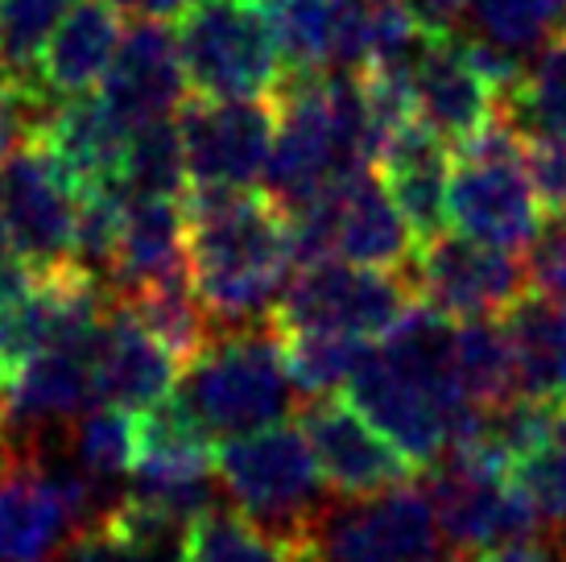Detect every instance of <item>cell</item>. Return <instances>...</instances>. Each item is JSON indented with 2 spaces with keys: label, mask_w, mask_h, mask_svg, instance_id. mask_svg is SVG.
I'll use <instances>...</instances> for the list:
<instances>
[{
  "label": "cell",
  "mask_w": 566,
  "mask_h": 562,
  "mask_svg": "<svg viewBox=\"0 0 566 562\" xmlns=\"http://www.w3.org/2000/svg\"><path fill=\"white\" fill-rule=\"evenodd\" d=\"M377 174L397 211L406 216L413 240L422 244L430 236L447 232V178H451V154L447 140L418 116L397 125L380 140Z\"/></svg>",
  "instance_id": "cell-19"
},
{
  "label": "cell",
  "mask_w": 566,
  "mask_h": 562,
  "mask_svg": "<svg viewBox=\"0 0 566 562\" xmlns=\"http://www.w3.org/2000/svg\"><path fill=\"white\" fill-rule=\"evenodd\" d=\"M525 149H530V174L542 195V207L551 216H566V140L537 137L525 140Z\"/></svg>",
  "instance_id": "cell-35"
},
{
  "label": "cell",
  "mask_w": 566,
  "mask_h": 562,
  "mask_svg": "<svg viewBox=\"0 0 566 562\" xmlns=\"http://www.w3.org/2000/svg\"><path fill=\"white\" fill-rule=\"evenodd\" d=\"M133 4H137L145 17H158V21H166V17H178L182 9H190L195 0H133Z\"/></svg>",
  "instance_id": "cell-40"
},
{
  "label": "cell",
  "mask_w": 566,
  "mask_h": 562,
  "mask_svg": "<svg viewBox=\"0 0 566 562\" xmlns=\"http://www.w3.org/2000/svg\"><path fill=\"white\" fill-rule=\"evenodd\" d=\"M504 121L525 140L563 137L566 140V30L521 66L513 92L504 100Z\"/></svg>",
  "instance_id": "cell-29"
},
{
  "label": "cell",
  "mask_w": 566,
  "mask_h": 562,
  "mask_svg": "<svg viewBox=\"0 0 566 562\" xmlns=\"http://www.w3.org/2000/svg\"><path fill=\"white\" fill-rule=\"evenodd\" d=\"M46 108L50 95H42L38 87H17V92L0 95V162L13 154L17 140L38 125V116Z\"/></svg>",
  "instance_id": "cell-37"
},
{
  "label": "cell",
  "mask_w": 566,
  "mask_h": 562,
  "mask_svg": "<svg viewBox=\"0 0 566 562\" xmlns=\"http://www.w3.org/2000/svg\"><path fill=\"white\" fill-rule=\"evenodd\" d=\"M182 364L128 314L125 302L112 294L99 352H95V397L104 406H120L128 414L158 406L174 393Z\"/></svg>",
  "instance_id": "cell-20"
},
{
  "label": "cell",
  "mask_w": 566,
  "mask_h": 562,
  "mask_svg": "<svg viewBox=\"0 0 566 562\" xmlns=\"http://www.w3.org/2000/svg\"><path fill=\"white\" fill-rule=\"evenodd\" d=\"M99 509V488L63 459V451L42 438L0 468V562H54L66 538L92 521Z\"/></svg>",
  "instance_id": "cell-9"
},
{
  "label": "cell",
  "mask_w": 566,
  "mask_h": 562,
  "mask_svg": "<svg viewBox=\"0 0 566 562\" xmlns=\"http://www.w3.org/2000/svg\"><path fill=\"white\" fill-rule=\"evenodd\" d=\"M46 145V154L66 170V178L80 190L104 187L116 178L120 154H125L128 128L112 116V108L99 95H71L50 100V108L30 128Z\"/></svg>",
  "instance_id": "cell-21"
},
{
  "label": "cell",
  "mask_w": 566,
  "mask_h": 562,
  "mask_svg": "<svg viewBox=\"0 0 566 562\" xmlns=\"http://www.w3.org/2000/svg\"><path fill=\"white\" fill-rule=\"evenodd\" d=\"M66 4L71 0H0V54L21 83H33V63L42 54V42Z\"/></svg>",
  "instance_id": "cell-33"
},
{
  "label": "cell",
  "mask_w": 566,
  "mask_h": 562,
  "mask_svg": "<svg viewBox=\"0 0 566 562\" xmlns=\"http://www.w3.org/2000/svg\"><path fill=\"white\" fill-rule=\"evenodd\" d=\"M413 285L397 269L352 266V261H306L298 278L282 285L269 323L273 331H335L377 344L413 311Z\"/></svg>",
  "instance_id": "cell-10"
},
{
  "label": "cell",
  "mask_w": 566,
  "mask_h": 562,
  "mask_svg": "<svg viewBox=\"0 0 566 562\" xmlns=\"http://www.w3.org/2000/svg\"><path fill=\"white\" fill-rule=\"evenodd\" d=\"M187 278L216 331L269 319L294 257V223L269 190L190 187L182 199Z\"/></svg>",
  "instance_id": "cell-1"
},
{
  "label": "cell",
  "mask_w": 566,
  "mask_h": 562,
  "mask_svg": "<svg viewBox=\"0 0 566 562\" xmlns=\"http://www.w3.org/2000/svg\"><path fill=\"white\" fill-rule=\"evenodd\" d=\"M269 100L277 128L265 183L285 211L377 162L380 133L356 71H285Z\"/></svg>",
  "instance_id": "cell-3"
},
{
  "label": "cell",
  "mask_w": 566,
  "mask_h": 562,
  "mask_svg": "<svg viewBox=\"0 0 566 562\" xmlns=\"http://www.w3.org/2000/svg\"><path fill=\"white\" fill-rule=\"evenodd\" d=\"M187 273L182 244V199H125L116 249L108 266V290H133L145 281Z\"/></svg>",
  "instance_id": "cell-22"
},
{
  "label": "cell",
  "mask_w": 566,
  "mask_h": 562,
  "mask_svg": "<svg viewBox=\"0 0 566 562\" xmlns=\"http://www.w3.org/2000/svg\"><path fill=\"white\" fill-rule=\"evenodd\" d=\"M112 187L125 199H178L182 195L187 162H182V137H178L174 116L137 125L128 133Z\"/></svg>",
  "instance_id": "cell-30"
},
{
  "label": "cell",
  "mask_w": 566,
  "mask_h": 562,
  "mask_svg": "<svg viewBox=\"0 0 566 562\" xmlns=\"http://www.w3.org/2000/svg\"><path fill=\"white\" fill-rule=\"evenodd\" d=\"M298 426L311 443L315 468L331 497H373L385 488L409 485L418 471L360 409L347 402V393L311 397L298 414Z\"/></svg>",
  "instance_id": "cell-16"
},
{
  "label": "cell",
  "mask_w": 566,
  "mask_h": 562,
  "mask_svg": "<svg viewBox=\"0 0 566 562\" xmlns=\"http://www.w3.org/2000/svg\"><path fill=\"white\" fill-rule=\"evenodd\" d=\"M125 38L120 0H71L50 25L42 54L33 63V83L50 100L95 92L108 75L116 46Z\"/></svg>",
  "instance_id": "cell-18"
},
{
  "label": "cell",
  "mask_w": 566,
  "mask_h": 562,
  "mask_svg": "<svg viewBox=\"0 0 566 562\" xmlns=\"http://www.w3.org/2000/svg\"><path fill=\"white\" fill-rule=\"evenodd\" d=\"M80 195L83 190L33 133H25L0 162V223L33 273L75 266Z\"/></svg>",
  "instance_id": "cell-14"
},
{
  "label": "cell",
  "mask_w": 566,
  "mask_h": 562,
  "mask_svg": "<svg viewBox=\"0 0 566 562\" xmlns=\"http://www.w3.org/2000/svg\"><path fill=\"white\" fill-rule=\"evenodd\" d=\"M347 402L413 468H430L480 422V409L468 406L455 385L451 319L426 311L422 302H413V311L368 347V356L347 381Z\"/></svg>",
  "instance_id": "cell-2"
},
{
  "label": "cell",
  "mask_w": 566,
  "mask_h": 562,
  "mask_svg": "<svg viewBox=\"0 0 566 562\" xmlns=\"http://www.w3.org/2000/svg\"><path fill=\"white\" fill-rule=\"evenodd\" d=\"M294 223V257L306 261H352L373 269H401L418 249L406 216L397 211L380 174L356 170L344 183L315 195L311 204L290 211Z\"/></svg>",
  "instance_id": "cell-11"
},
{
  "label": "cell",
  "mask_w": 566,
  "mask_h": 562,
  "mask_svg": "<svg viewBox=\"0 0 566 562\" xmlns=\"http://www.w3.org/2000/svg\"><path fill=\"white\" fill-rule=\"evenodd\" d=\"M71 468L87 476L99 492L116 480H125L133 471V455H137V418L120 406L87 409L71 422L66 430L46 435Z\"/></svg>",
  "instance_id": "cell-28"
},
{
  "label": "cell",
  "mask_w": 566,
  "mask_h": 562,
  "mask_svg": "<svg viewBox=\"0 0 566 562\" xmlns=\"http://www.w3.org/2000/svg\"><path fill=\"white\" fill-rule=\"evenodd\" d=\"M285 71H344L347 0H252Z\"/></svg>",
  "instance_id": "cell-23"
},
{
  "label": "cell",
  "mask_w": 566,
  "mask_h": 562,
  "mask_svg": "<svg viewBox=\"0 0 566 562\" xmlns=\"http://www.w3.org/2000/svg\"><path fill=\"white\" fill-rule=\"evenodd\" d=\"M447 228L504 252H525L546 228L525 137L504 116L459 145L447 178Z\"/></svg>",
  "instance_id": "cell-5"
},
{
  "label": "cell",
  "mask_w": 566,
  "mask_h": 562,
  "mask_svg": "<svg viewBox=\"0 0 566 562\" xmlns=\"http://www.w3.org/2000/svg\"><path fill=\"white\" fill-rule=\"evenodd\" d=\"M509 480L542 530H566V397H551L537 430L509 459Z\"/></svg>",
  "instance_id": "cell-27"
},
{
  "label": "cell",
  "mask_w": 566,
  "mask_h": 562,
  "mask_svg": "<svg viewBox=\"0 0 566 562\" xmlns=\"http://www.w3.org/2000/svg\"><path fill=\"white\" fill-rule=\"evenodd\" d=\"M273 100H182L178 137L190 187H256L273 154Z\"/></svg>",
  "instance_id": "cell-15"
},
{
  "label": "cell",
  "mask_w": 566,
  "mask_h": 562,
  "mask_svg": "<svg viewBox=\"0 0 566 562\" xmlns=\"http://www.w3.org/2000/svg\"><path fill=\"white\" fill-rule=\"evenodd\" d=\"M475 33L509 54H537L566 30V0H472Z\"/></svg>",
  "instance_id": "cell-32"
},
{
  "label": "cell",
  "mask_w": 566,
  "mask_h": 562,
  "mask_svg": "<svg viewBox=\"0 0 566 562\" xmlns=\"http://www.w3.org/2000/svg\"><path fill=\"white\" fill-rule=\"evenodd\" d=\"M116 302H125L128 314H133L182 368H187L190 360L211 344V335H216V327H211V319H207V311H203V302L190 290L187 273L145 281V285H133V290H116Z\"/></svg>",
  "instance_id": "cell-26"
},
{
  "label": "cell",
  "mask_w": 566,
  "mask_h": 562,
  "mask_svg": "<svg viewBox=\"0 0 566 562\" xmlns=\"http://www.w3.org/2000/svg\"><path fill=\"white\" fill-rule=\"evenodd\" d=\"M311 562H459L422 488L397 485L373 497L323 500L306 521Z\"/></svg>",
  "instance_id": "cell-6"
},
{
  "label": "cell",
  "mask_w": 566,
  "mask_h": 562,
  "mask_svg": "<svg viewBox=\"0 0 566 562\" xmlns=\"http://www.w3.org/2000/svg\"><path fill=\"white\" fill-rule=\"evenodd\" d=\"M17 455H21V447H17L13 430H9V422H4V414H0V468L17 464Z\"/></svg>",
  "instance_id": "cell-41"
},
{
  "label": "cell",
  "mask_w": 566,
  "mask_h": 562,
  "mask_svg": "<svg viewBox=\"0 0 566 562\" xmlns=\"http://www.w3.org/2000/svg\"><path fill=\"white\" fill-rule=\"evenodd\" d=\"M178 59L187 92L199 100H265L285 79V63L252 0H195L178 13Z\"/></svg>",
  "instance_id": "cell-7"
},
{
  "label": "cell",
  "mask_w": 566,
  "mask_h": 562,
  "mask_svg": "<svg viewBox=\"0 0 566 562\" xmlns=\"http://www.w3.org/2000/svg\"><path fill=\"white\" fill-rule=\"evenodd\" d=\"M30 281H33L30 261L21 257V249L13 244V236L4 232V223H0V302H9V298H17L21 290H30Z\"/></svg>",
  "instance_id": "cell-38"
},
{
  "label": "cell",
  "mask_w": 566,
  "mask_h": 562,
  "mask_svg": "<svg viewBox=\"0 0 566 562\" xmlns=\"http://www.w3.org/2000/svg\"><path fill=\"white\" fill-rule=\"evenodd\" d=\"M216 480L232 509L273 533H302L323 504V476L298 422H273L216 447Z\"/></svg>",
  "instance_id": "cell-8"
},
{
  "label": "cell",
  "mask_w": 566,
  "mask_h": 562,
  "mask_svg": "<svg viewBox=\"0 0 566 562\" xmlns=\"http://www.w3.org/2000/svg\"><path fill=\"white\" fill-rule=\"evenodd\" d=\"M277 344H282L285 376L302 397L347 389L352 373L360 368V360L373 347L352 335H335V331H277Z\"/></svg>",
  "instance_id": "cell-31"
},
{
  "label": "cell",
  "mask_w": 566,
  "mask_h": 562,
  "mask_svg": "<svg viewBox=\"0 0 566 562\" xmlns=\"http://www.w3.org/2000/svg\"><path fill=\"white\" fill-rule=\"evenodd\" d=\"M422 30H459L472 0H406Z\"/></svg>",
  "instance_id": "cell-39"
},
{
  "label": "cell",
  "mask_w": 566,
  "mask_h": 562,
  "mask_svg": "<svg viewBox=\"0 0 566 562\" xmlns=\"http://www.w3.org/2000/svg\"><path fill=\"white\" fill-rule=\"evenodd\" d=\"M182 562H311L306 533H273L240 509L211 504L187 525Z\"/></svg>",
  "instance_id": "cell-25"
},
{
  "label": "cell",
  "mask_w": 566,
  "mask_h": 562,
  "mask_svg": "<svg viewBox=\"0 0 566 562\" xmlns=\"http://www.w3.org/2000/svg\"><path fill=\"white\" fill-rule=\"evenodd\" d=\"M290 393L294 385L285 376L282 344L269 319L216 331L211 344L187 364V376L174 385L178 406L211 438H237L290 418Z\"/></svg>",
  "instance_id": "cell-4"
},
{
  "label": "cell",
  "mask_w": 566,
  "mask_h": 562,
  "mask_svg": "<svg viewBox=\"0 0 566 562\" xmlns=\"http://www.w3.org/2000/svg\"><path fill=\"white\" fill-rule=\"evenodd\" d=\"M99 100L128 133L182 108L187 75H182L178 42H174V30H166V21L142 17L137 25H128L108 75L99 83Z\"/></svg>",
  "instance_id": "cell-17"
},
{
  "label": "cell",
  "mask_w": 566,
  "mask_h": 562,
  "mask_svg": "<svg viewBox=\"0 0 566 562\" xmlns=\"http://www.w3.org/2000/svg\"><path fill=\"white\" fill-rule=\"evenodd\" d=\"M459 562H566V550H563V533L542 530V533H530V538H513V542L468 550Z\"/></svg>",
  "instance_id": "cell-36"
},
{
  "label": "cell",
  "mask_w": 566,
  "mask_h": 562,
  "mask_svg": "<svg viewBox=\"0 0 566 562\" xmlns=\"http://www.w3.org/2000/svg\"><path fill=\"white\" fill-rule=\"evenodd\" d=\"M17 87H33V83H21V79L9 71V63H4V54H0V95L17 92Z\"/></svg>",
  "instance_id": "cell-42"
},
{
  "label": "cell",
  "mask_w": 566,
  "mask_h": 562,
  "mask_svg": "<svg viewBox=\"0 0 566 562\" xmlns=\"http://www.w3.org/2000/svg\"><path fill=\"white\" fill-rule=\"evenodd\" d=\"M430 504L459 554L542 533L537 513L509 480V459L475 430L430 464Z\"/></svg>",
  "instance_id": "cell-12"
},
{
  "label": "cell",
  "mask_w": 566,
  "mask_h": 562,
  "mask_svg": "<svg viewBox=\"0 0 566 562\" xmlns=\"http://www.w3.org/2000/svg\"><path fill=\"white\" fill-rule=\"evenodd\" d=\"M525 273H530V294L566 302V216L554 219V228H542L525 249Z\"/></svg>",
  "instance_id": "cell-34"
},
{
  "label": "cell",
  "mask_w": 566,
  "mask_h": 562,
  "mask_svg": "<svg viewBox=\"0 0 566 562\" xmlns=\"http://www.w3.org/2000/svg\"><path fill=\"white\" fill-rule=\"evenodd\" d=\"M409 285L426 311L451 323L504 319L530 294V273L521 252H504L468 236L439 232L409 257Z\"/></svg>",
  "instance_id": "cell-13"
},
{
  "label": "cell",
  "mask_w": 566,
  "mask_h": 562,
  "mask_svg": "<svg viewBox=\"0 0 566 562\" xmlns=\"http://www.w3.org/2000/svg\"><path fill=\"white\" fill-rule=\"evenodd\" d=\"M451 368L463 402L484 409L504 406L521 393L517 356L509 344V331L501 319H463L451 323Z\"/></svg>",
  "instance_id": "cell-24"
}]
</instances>
